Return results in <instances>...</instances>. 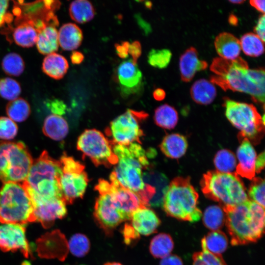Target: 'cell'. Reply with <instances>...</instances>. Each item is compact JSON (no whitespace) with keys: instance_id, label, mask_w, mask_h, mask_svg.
<instances>
[{"instance_id":"6da1fadb","label":"cell","mask_w":265,"mask_h":265,"mask_svg":"<svg viewBox=\"0 0 265 265\" xmlns=\"http://www.w3.org/2000/svg\"><path fill=\"white\" fill-rule=\"evenodd\" d=\"M211 70L215 75L211 82L223 90L246 93L256 102H265V70L249 69L247 62L241 57L233 60L216 57L213 59Z\"/></svg>"},{"instance_id":"7a4b0ae2","label":"cell","mask_w":265,"mask_h":265,"mask_svg":"<svg viewBox=\"0 0 265 265\" xmlns=\"http://www.w3.org/2000/svg\"><path fill=\"white\" fill-rule=\"evenodd\" d=\"M112 147L118 162L110 176L122 186L136 194L144 206H149L153 195L142 179L144 171L149 165L144 150L135 142L128 145L114 144Z\"/></svg>"},{"instance_id":"3957f363","label":"cell","mask_w":265,"mask_h":265,"mask_svg":"<svg viewBox=\"0 0 265 265\" xmlns=\"http://www.w3.org/2000/svg\"><path fill=\"white\" fill-rule=\"evenodd\" d=\"M222 208L232 245L256 242L263 236L265 208L248 199L238 205L223 206Z\"/></svg>"},{"instance_id":"277c9868","label":"cell","mask_w":265,"mask_h":265,"mask_svg":"<svg viewBox=\"0 0 265 265\" xmlns=\"http://www.w3.org/2000/svg\"><path fill=\"white\" fill-rule=\"evenodd\" d=\"M61 174L59 160L44 151L33 160L27 176L22 184L30 197L62 198L59 186Z\"/></svg>"},{"instance_id":"5b68a950","label":"cell","mask_w":265,"mask_h":265,"mask_svg":"<svg viewBox=\"0 0 265 265\" xmlns=\"http://www.w3.org/2000/svg\"><path fill=\"white\" fill-rule=\"evenodd\" d=\"M198 198L189 177H178L169 184L162 205L168 215L194 222L202 216V212L198 207Z\"/></svg>"},{"instance_id":"8992f818","label":"cell","mask_w":265,"mask_h":265,"mask_svg":"<svg viewBox=\"0 0 265 265\" xmlns=\"http://www.w3.org/2000/svg\"><path fill=\"white\" fill-rule=\"evenodd\" d=\"M200 185L205 196L222 207L238 205L249 199L244 184L236 172L208 171L203 175Z\"/></svg>"},{"instance_id":"52a82bcc","label":"cell","mask_w":265,"mask_h":265,"mask_svg":"<svg viewBox=\"0 0 265 265\" xmlns=\"http://www.w3.org/2000/svg\"><path fill=\"white\" fill-rule=\"evenodd\" d=\"M33 221L32 202L23 185L4 183L0 188V222L24 225Z\"/></svg>"},{"instance_id":"ba28073f","label":"cell","mask_w":265,"mask_h":265,"mask_svg":"<svg viewBox=\"0 0 265 265\" xmlns=\"http://www.w3.org/2000/svg\"><path fill=\"white\" fill-rule=\"evenodd\" d=\"M225 115L230 122L240 131L238 140L247 138L258 144L265 133V116L263 117L252 104L237 102L228 98L224 99Z\"/></svg>"},{"instance_id":"9c48e42d","label":"cell","mask_w":265,"mask_h":265,"mask_svg":"<svg viewBox=\"0 0 265 265\" xmlns=\"http://www.w3.org/2000/svg\"><path fill=\"white\" fill-rule=\"evenodd\" d=\"M33 162L21 142L0 141V181L22 184L26 179Z\"/></svg>"},{"instance_id":"30bf717a","label":"cell","mask_w":265,"mask_h":265,"mask_svg":"<svg viewBox=\"0 0 265 265\" xmlns=\"http://www.w3.org/2000/svg\"><path fill=\"white\" fill-rule=\"evenodd\" d=\"M59 161L62 174L59 180L62 199L66 204H72L78 198H82L88 183L85 167L80 162L64 154Z\"/></svg>"},{"instance_id":"8fae6325","label":"cell","mask_w":265,"mask_h":265,"mask_svg":"<svg viewBox=\"0 0 265 265\" xmlns=\"http://www.w3.org/2000/svg\"><path fill=\"white\" fill-rule=\"evenodd\" d=\"M77 147L96 166L109 167L118 162L111 141L97 130H85L79 137Z\"/></svg>"},{"instance_id":"7c38bea8","label":"cell","mask_w":265,"mask_h":265,"mask_svg":"<svg viewBox=\"0 0 265 265\" xmlns=\"http://www.w3.org/2000/svg\"><path fill=\"white\" fill-rule=\"evenodd\" d=\"M148 114L144 111L128 109L114 119L107 130L112 137V145H128L132 143H141L143 132L140 123Z\"/></svg>"},{"instance_id":"4fadbf2b","label":"cell","mask_w":265,"mask_h":265,"mask_svg":"<svg viewBox=\"0 0 265 265\" xmlns=\"http://www.w3.org/2000/svg\"><path fill=\"white\" fill-rule=\"evenodd\" d=\"M109 179V182L100 179L95 188L99 194H109L125 220H129L132 213L144 205L136 194L122 186L114 178L110 176Z\"/></svg>"},{"instance_id":"5bb4252c","label":"cell","mask_w":265,"mask_h":265,"mask_svg":"<svg viewBox=\"0 0 265 265\" xmlns=\"http://www.w3.org/2000/svg\"><path fill=\"white\" fill-rule=\"evenodd\" d=\"M30 198L34 220L40 222L45 227H50L55 220L63 218L67 214L66 204L62 198Z\"/></svg>"},{"instance_id":"9a60e30c","label":"cell","mask_w":265,"mask_h":265,"mask_svg":"<svg viewBox=\"0 0 265 265\" xmlns=\"http://www.w3.org/2000/svg\"><path fill=\"white\" fill-rule=\"evenodd\" d=\"M94 215L100 227L107 233L125 221L108 193L100 194L95 202Z\"/></svg>"},{"instance_id":"2e32d148","label":"cell","mask_w":265,"mask_h":265,"mask_svg":"<svg viewBox=\"0 0 265 265\" xmlns=\"http://www.w3.org/2000/svg\"><path fill=\"white\" fill-rule=\"evenodd\" d=\"M0 250H20L26 257L29 255V246L24 225L10 223L0 225Z\"/></svg>"},{"instance_id":"e0dca14e","label":"cell","mask_w":265,"mask_h":265,"mask_svg":"<svg viewBox=\"0 0 265 265\" xmlns=\"http://www.w3.org/2000/svg\"><path fill=\"white\" fill-rule=\"evenodd\" d=\"M130 225L140 236H148L156 232L160 220L151 209L143 206L132 214Z\"/></svg>"},{"instance_id":"ac0fdd59","label":"cell","mask_w":265,"mask_h":265,"mask_svg":"<svg viewBox=\"0 0 265 265\" xmlns=\"http://www.w3.org/2000/svg\"><path fill=\"white\" fill-rule=\"evenodd\" d=\"M239 141L240 144L237 152L238 163L236 166L235 172L242 177L252 180L256 173V153L247 138H243Z\"/></svg>"},{"instance_id":"d6986e66","label":"cell","mask_w":265,"mask_h":265,"mask_svg":"<svg viewBox=\"0 0 265 265\" xmlns=\"http://www.w3.org/2000/svg\"><path fill=\"white\" fill-rule=\"evenodd\" d=\"M208 63L200 60L195 48L190 47L181 56L179 68L181 79L185 82L191 80L197 72L206 69Z\"/></svg>"},{"instance_id":"ffe728a7","label":"cell","mask_w":265,"mask_h":265,"mask_svg":"<svg viewBox=\"0 0 265 265\" xmlns=\"http://www.w3.org/2000/svg\"><path fill=\"white\" fill-rule=\"evenodd\" d=\"M214 44L220 58L233 60L239 57L241 51L240 41L232 34L226 32L219 33Z\"/></svg>"},{"instance_id":"44dd1931","label":"cell","mask_w":265,"mask_h":265,"mask_svg":"<svg viewBox=\"0 0 265 265\" xmlns=\"http://www.w3.org/2000/svg\"><path fill=\"white\" fill-rule=\"evenodd\" d=\"M117 77L120 84L125 89L131 90L139 85L142 73L132 60L122 62L117 69Z\"/></svg>"},{"instance_id":"7402d4cb","label":"cell","mask_w":265,"mask_h":265,"mask_svg":"<svg viewBox=\"0 0 265 265\" xmlns=\"http://www.w3.org/2000/svg\"><path fill=\"white\" fill-rule=\"evenodd\" d=\"M82 39L81 29L73 23L63 25L58 31L59 45L65 51L77 49L80 45Z\"/></svg>"},{"instance_id":"603a6c76","label":"cell","mask_w":265,"mask_h":265,"mask_svg":"<svg viewBox=\"0 0 265 265\" xmlns=\"http://www.w3.org/2000/svg\"><path fill=\"white\" fill-rule=\"evenodd\" d=\"M188 147L186 137L178 133L166 135L159 145L161 152L167 157L179 159L186 153Z\"/></svg>"},{"instance_id":"cb8c5ba5","label":"cell","mask_w":265,"mask_h":265,"mask_svg":"<svg viewBox=\"0 0 265 265\" xmlns=\"http://www.w3.org/2000/svg\"><path fill=\"white\" fill-rule=\"evenodd\" d=\"M142 179L145 184L153 186L156 191V195L150 203L149 206H159L162 205L165 192L169 185L167 177L162 173L148 170L143 172Z\"/></svg>"},{"instance_id":"d4e9b609","label":"cell","mask_w":265,"mask_h":265,"mask_svg":"<svg viewBox=\"0 0 265 265\" xmlns=\"http://www.w3.org/2000/svg\"><path fill=\"white\" fill-rule=\"evenodd\" d=\"M36 46L44 55L54 53L58 49V31L55 27L47 26L38 31Z\"/></svg>"},{"instance_id":"484cf974","label":"cell","mask_w":265,"mask_h":265,"mask_svg":"<svg viewBox=\"0 0 265 265\" xmlns=\"http://www.w3.org/2000/svg\"><path fill=\"white\" fill-rule=\"evenodd\" d=\"M69 65L66 59L62 55L54 53L47 55L42 63V70L50 77L59 80L67 72Z\"/></svg>"},{"instance_id":"4316f807","label":"cell","mask_w":265,"mask_h":265,"mask_svg":"<svg viewBox=\"0 0 265 265\" xmlns=\"http://www.w3.org/2000/svg\"><path fill=\"white\" fill-rule=\"evenodd\" d=\"M42 131L47 137L59 141L64 139L67 135L69 131L68 125L63 117L59 115L53 114L45 119Z\"/></svg>"},{"instance_id":"83f0119b","label":"cell","mask_w":265,"mask_h":265,"mask_svg":"<svg viewBox=\"0 0 265 265\" xmlns=\"http://www.w3.org/2000/svg\"><path fill=\"white\" fill-rule=\"evenodd\" d=\"M190 92L194 102L204 105L212 103L216 95L213 84L204 79L196 80L191 86Z\"/></svg>"},{"instance_id":"f1b7e54d","label":"cell","mask_w":265,"mask_h":265,"mask_svg":"<svg viewBox=\"0 0 265 265\" xmlns=\"http://www.w3.org/2000/svg\"><path fill=\"white\" fill-rule=\"evenodd\" d=\"M37 35V31L30 23L22 22L13 29L12 37L18 46L30 48L36 44Z\"/></svg>"},{"instance_id":"f546056e","label":"cell","mask_w":265,"mask_h":265,"mask_svg":"<svg viewBox=\"0 0 265 265\" xmlns=\"http://www.w3.org/2000/svg\"><path fill=\"white\" fill-rule=\"evenodd\" d=\"M228 243L227 236L220 230L210 232L201 240L202 248L218 255H221L226 250Z\"/></svg>"},{"instance_id":"4dcf8cb0","label":"cell","mask_w":265,"mask_h":265,"mask_svg":"<svg viewBox=\"0 0 265 265\" xmlns=\"http://www.w3.org/2000/svg\"><path fill=\"white\" fill-rule=\"evenodd\" d=\"M71 19L77 23L83 24L91 21L95 16V10L92 3L86 0L72 1L69 6Z\"/></svg>"},{"instance_id":"1f68e13d","label":"cell","mask_w":265,"mask_h":265,"mask_svg":"<svg viewBox=\"0 0 265 265\" xmlns=\"http://www.w3.org/2000/svg\"><path fill=\"white\" fill-rule=\"evenodd\" d=\"M174 247V242L171 236L166 233H160L154 237L149 245V250L156 258H163L169 255Z\"/></svg>"},{"instance_id":"d6a6232c","label":"cell","mask_w":265,"mask_h":265,"mask_svg":"<svg viewBox=\"0 0 265 265\" xmlns=\"http://www.w3.org/2000/svg\"><path fill=\"white\" fill-rule=\"evenodd\" d=\"M154 120L158 126L170 130L173 129L177 125L178 115L173 106L164 104L156 109Z\"/></svg>"},{"instance_id":"836d02e7","label":"cell","mask_w":265,"mask_h":265,"mask_svg":"<svg viewBox=\"0 0 265 265\" xmlns=\"http://www.w3.org/2000/svg\"><path fill=\"white\" fill-rule=\"evenodd\" d=\"M6 112L9 118L14 122H21L25 121L29 116L30 107L26 100L19 98L7 104Z\"/></svg>"},{"instance_id":"e575fe53","label":"cell","mask_w":265,"mask_h":265,"mask_svg":"<svg viewBox=\"0 0 265 265\" xmlns=\"http://www.w3.org/2000/svg\"><path fill=\"white\" fill-rule=\"evenodd\" d=\"M239 41L241 49L248 56L257 57L264 52V42L254 33L244 34Z\"/></svg>"},{"instance_id":"d590c367","label":"cell","mask_w":265,"mask_h":265,"mask_svg":"<svg viewBox=\"0 0 265 265\" xmlns=\"http://www.w3.org/2000/svg\"><path fill=\"white\" fill-rule=\"evenodd\" d=\"M203 221L205 226L212 231L219 230L225 223V214L222 207L216 205L208 207L203 213Z\"/></svg>"},{"instance_id":"8d00e7d4","label":"cell","mask_w":265,"mask_h":265,"mask_svg":"<svg viewBox=\"0 0 265 265\" xmlns=\"http://www.w3.org/2000/svg\"><path fill=\"white\" fill-rule=\"evenodd\" d=\"M214 164L216 171L226 173H233L237 166L236 158L231 151L222 149L215 155Z\"/></svg>"},{"instance_id":"74e56055","label":"cell","mask_w":265,"mask_h":265,"mask_svg":"<svg viewBox=\"0 0 265 265\" xmlns=\"http://www.w3.org/2000/svg\"><path fill=\"white\" fill-rule=\"evenodd\" d=\"M2 69L5 74L11 76L21 75L25 69V62L18 53H10L6 54L1 62Z\"/></svg>"},{"instance_id":"f35d334b","label":"cell","mask_w":265,"mask_h":265,"mask_svg":"<svg viewBox=\"0 0 265 265\" xmlns=\"http://www.w3.org/2000/svg\"><path fill=\"white\" fill-rule=\"evenodd\" d=\"M68 247L73 256L81 258L88 253L90 248V242L85 235L77 233L70 238L68 243Z\"/></svg>"},{"instance_id":"ab89813d","label":"cell","mask_w":265,"mask_h":265,"mask_svg":"<svg viewBox=\"0 0 265 265\" xmlns=\"http://www.w3.org/2000/svg\"><path fill=\"white\" fill-rule=\"evenodd\" d=\"M21 92L20 83L16 80L4 78L0 80V96L7 100L18 98Z\"/></svg>"},{"instance_id":"60d3db41","label":"cell","mask_w":265,"mask_h":265,"mask_svg":"<svg viewBox=\"0 0 265 265\" xmlns=\"http://www.w3.org/2000/svg\"><path fill=\"white\" fill-rule=\"evenodd\" d=\"M171 57L172 53L168 49H152L148 55V62L153 67L163 69L168 65Z\"/></svg>"},{"instance_id":"b9f144b4","label":"cell","mask_w":265,"mask_h":265,"mask_svg":"<svg viewBox=\"0 0 265 265\" xmlns=\"http://www.w3.org/2000/svg\"><path fill=\"white\" fill-rule=\"evenodd\" d=\"M192 259V265H227L221 255L212 254L203 248L193 254Z\"/></svg>"},{"instance_id":"7bdbcfd3","label":"cell","mask_w":265,"mask_h":265,"mask_svg":"<svg viewBox=\"0 0 265 265\" xmlns=\"http://www.w3.org/2000/svg\"><path fill=\"white\" fill-rule=\"evenodd\" d=\"M248 189L250 200L265 208V181L261 178H253Z\"/></svg>"},{"instance_id":"ee69618b","label":"cell","mask_w":265,"mask_h":265,"mask_svg":"<svg viewBox=\"0 0 265 265\" xmlns=\"http://www.w3.org/2000/svg\"><path fill=\"white\" fill-rule=\"evenodd\" d=\"M18 132L16 124L6 117H0V139L10 140L14 138Z\"/></svg>"},{"instance_id":"f6af8a7d","label":"cell","mask_w":265,"mask_h":265,"mask_svg":"<svg viewBox=\"0 0 265 265\" xmlns=\"http://www.w3.org/2000/svg\"><path fill=\"white\" fill-rule=\"evenodd\" d=\"M8 6V0H0V28L6 23H9L13 20V16L7 12Z\"/></svg>"},{"instance_id":"bcb514c9","label":"cell","mask_w":265,"mask_h":265,"mask_svg":"<svg viewBox=\"0 0 265 265\" xmlns=\"http://www.w3.org/2000/svg\"><path fill=\"white\" fill-rule=\"evenodd\" d=\"M123 234L124 241L126 244H130L132 241L140 237L130 223L125 225L123 230Z\"/></svg>"},{"instance_id":"7dc6e473","label":"cell","mask_w":265,"mask_h":265,"mask_svg":"<svg viewBox=\"0 0 265 265\" xmlns=\"http://www.w3.org/2000/svg\"><path fill=\"white\" fill-rule=\"evenodd\" d=\"M128 53L132 56V61L136 64L141 54V46L139 42L135 41L130 44Z\"/></svg>"},{"instance_id":"c3c4849f","label":"cell","mask_w":265,"mask_h":265,"mask_svg":"<svg viewBox=\"0 0 265 265\" xmlns=\"http://www.w3.org/2000/svg\"><path fill=\"white\" fill-rule=\"evenodd\" d=\"M265 16L263 14L258 19L257 24L254 28L256 34L264 42H265Z\"/></svg>"},{"instance_id":"681fc988","label":"cell","mask_w":265,"mask_h":265,"mask_svg":"<svg viewBox=\"0 0 265 265\" xmlns=\"http://www.w3.org/2000/svg\"><path fill=\"white\" fill-rule=\"evenodd\" d=\"M159 265H183V263L179 257L170 254L161 259Z\"/></svg>"},{"instance_id":"f907efd6","label":"cell","mask_w":265,"mask_h":265,"mask_svg":"<svg viewBox=\"0 0 265 265\" xmlns=\"http://www.w3.org/2000/svg\"><path fill=\"white\" fill-rule=\"evenodd\" d=\"M130 43L127 41L122 42V43L115 44L117 54L121 58H126L128 56V49Z\"/></svg>"},{"instance_id":"816d5d0a","label":"cell","mask_w":265,"mask_h":265,"mask_svg":"<svg viewBox=\"0 0 265 265\" xmlns=\"http://www.w3.org/2000/svg\"><path fill=\"white\" fill-rule=\"evenodd\" d=\"M66 106L65 104L58 100L53 102L51 106V109L54 114L59 115L65 112Z\"/></svg>"},{"instance_id":"f5cc1de1","label":"cell","mask_w":265,"mask_h":265,"mask_svg":"<svg viewBox=\"0 0 265 265\" xmlns=\"http://www.w3.org/2000/svg\"><path fill=\"white\" fill-rule=\"evenodd\" d=\"M265 153L263 152L260 154L256 159L255 162V172L259 173L265 167Z\"/></svg>"},{"instance_id":"db71d44e","label":"cell","mask_w":265,"mask_h":265,"mask_svg":"<svg viewBox=\"0 0 265 265\" xmlns=\"http://www.w3.org/2000/svg\"><path fill=\"white\" fill-rule=\"evenodd\" d=\"M71 60L74 64H79L82 62L84 59L83 54L78 51H74L71 55Z\"/></svg>"},{"instance_id":"11a10c76","label":"cell","mask_w":265,"mask_h":265,"mask_svg":"<svg viewBox=\"0 0 265 265\" xmlns=\"http://www.w3.org/2000/svg\"><path fill=\"white\" fill-rule=\"evenodd\" d=\"M250 4L259 11L265 13V0H251L250 1Z\"/></svg>"},{"instance_id":"9f6ffc18","label":"cell","mask_w":265,"mask_h":265,"mask_svg":"<svg viewBox=\"0 0 265 265\" xmlns=\"http://www.w3.org/2000/svg\"><path fill=\"white\" fill-rule=\"evenodd\" d=\"M165 96L164 91L160 88H158L155 90L153 92V96L155 99L158 101L163 99Z\"/></svg>"},{"instance_id":"6f0895ef","label":"cell","mask_w":265,"mask_h":265,"mask_svg":"<svg viewBox=\"0 0 265 265\" xmlns=\"http://www.w3.org/2000/svg\"><path fill=\"white\" fill-rule=\"evenodd\" d=\"M235 17L233 15L230 16L229 17V23L231 24H233V25H236L237 22H238V21H237V19L236 18L235 19H234Z\"/></svg>"},{"instance_id":"680465c9","label":"cell","mask_w":265,"mask_h":265,"mask_svg":"<svg viewBox=\"0 0 265 265\" xmlns=\"http://www.w3.org/2000/svg\"><path fill=\"white\" fill-rule=\"evenodd\" d=\"M230 2L235 3V4H240L243 3L244 0H229Z\"/></svg>"},{"instance_id":"91938a15","label":"cell","mask_w":265,"mask_h":265,"mask_svg":"<svg viewBox=\"0 0 265 265\" xmlns=\"http://www.w3.org/2000/svg\"><path fill=\"white\" fill-rule=\"evenodd\" d=\"M104 265H122L117 262H108L105 264Z\"/></svg>"},{"instance_id":"94428289","label":"cell","mask_w":265,"mask_h":265,"mask_svg":"<svg viewBox=\"0 0 265 265\" xmlns=\"http://www.w3.org/2000/svg\"><path fill=\"white\" fill-rule=\"evenodd\" d=\"M22 265H31V264L28 261H25L22 263Z\"/></svg>"},{"instance_id":"6125c7cd","label":"cell","mask_w":265,"mask_h":265,"mask_svg":"<svg viewBox=\"0 0 265 265\" xmlns=\"http://www.w3.org/2000/svg\"></svg>"}]
</instances>
